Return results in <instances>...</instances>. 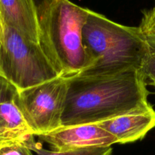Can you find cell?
I'll return each instance as SVG.
<instances>
[{
	"instance_id": "6",
	"label": "cell",
	"mask_w": 155,
	"mask_h": 155,
	"mask_svg": "<svg viewBox=\"0 0 155 155\" xmlns=\"http://www.w3.org/2000/svg\"><path fill=\"white\" fill-rule=\"evenodd\" d=\"M18 89L0 76V147L24 143L32 149L36 143L16 99Z\"/></svg>"
},
{
	"instance_id": "16",
	"label": "cell",
	"mask_w": 155,
	"mask_h": 155,
	"mask_svg": "<svg viewBox=\"0 0 155 155\" xmlns=\"http://www.w3.org/2000/svg\"><path fill=\"white\" fill-rule=\"evenodd\" d=\"M154 52H155V51H154Z\"/></svg>"
},
{
	"instance_id": "13",
	"label": "cell",
	"mask_w": 155,
	"mask_h": 155,
	"mask_svg": "<svg viewBox=\"0 0 155 155\" xmlns=\"http://www.w3.org/2000/svg\"><path fill=\"white\" fill-rule=\"evenodd\" d=\"M145 80H148L155 86V52L151 51L144 61L141 68Z\"/></svg>"
},
{
	"instance_id": "15",
	"label": "cell",
	"mask_w": 155,
	"mask_h": 155,
	"mask_svg": "<svg viewBox=\"0 0 155 155\" xmlns=\"http://www.w3.org/2000/svg\"><path fill=\"white\" fill-rule=\"evenodd\" d=\"M3 32H4V24H3L2 18L1 13H0V39H1L2 36Z\"/></svg>"
},
{
	"instance_id": "10",
	"label": "cell",
	"mask_w": 155,
	"mask_h": 155,
	"mask_svg": "<svg viewBox=\"0 0 155 155\" xmlns=\"http://www.w3.org/2000/svg\"><path fill=\"white\" fill-rule=\"evenodd\" d=\"M31 150L36 153V155H113V148L111 146L86 147L58 152L45 149L39 142H36Z\"/></svg>"
},
{
	"instance_id": "12",
	"label": "cell",
	"mask_w": 155,
	"mask_h": 155,
	"mask_svg": "<svg viewBox=\"0 0 155 155\" xmlns=\"http://www.w3.org/2000/svg\"><path fill=\"white\" fill-rule=\"evenodd\" d=\"M33 152L24 143H14L0 147V155H34Z\"/></svg>"
},
{
	"instance_id": "7",
	"label": "cell",
	"mask_w": 155,
	"mask_h": 155,
	"mask_svg": "<svg viewBox=\"0 0 155 155\" xmlns=\"http://www.w3.org/2000/svg\"><path fill=\"white\" fill-rule=\"evenodd\" d=\"M37 136L39 140L49 145L50 150L58 152L86 147H108L117 144L114 136L97 124L61 127Z\"/></svg>"
},
{
	"instance_id": "9",
	"label": "cell",
	"mask_w": 155,
	"mask_h": 155,
	"mask_svg": "<svg viewBox=\"0 0 155 155\" xmlns=\"http://www.w3.org/2000/svg\"><path fill=\"white\" fill-rule=\"evenodd\" d=\"M0 13L4 26L39 43V20L33 0H0Z\"/></svg>"
},
{
	"instance_id": "3",
	"label": "cell",
	"mask_w": 155,
	"mask_h": 155,
	"mask_svg": "<svg viewBox=\"0 0 155 155\" xmlns=\"http://www.w3.org/2000/svg\"><path fill=\"white\" fill-rule=\"evenodd\" d=\"M90 10L70 0H57L39 20V43L61 77H71L92 66L82 33Z\"/></svg>"
},
{
	"instance_id": "2",
	"label": "cell",
	"mask_w": 155,
	"mask_h": 155,
	"mask_svg": "<svg viewBox=\"0 0 155 155\" xmlns=\"http://www.w3.org/2000/svg\"><path fill=\"white\" fill-rule=\"evenodd\" d=\"M92 66L78 74L104 76L131 68L141 69L151 52L139 27L115 23L90 10L82 33Z\"/></svg>"
},
{
	"instance_id": "1",
	"label": "cell",
	"mask_w": 155,
	"mask_h": 155,
	"mask_svg": "<svg viewBox=\"0 0 155 155\" xmlns=\"http://www.w3.org/2000/svg\"><path fill=\"white\" fill-rule=\"evenodd\" d=\"M68 80L62 127L98 124L151 105L139 68L104 76L77 74Z\"/></svg>"
},
{
	"instance_id": "5",
	"label": "cell",
	"mask_w": 155,
	"mask_h": 155,
	"mask_svg": "<svg viewBox=\"0 0 155 155\" xmlns=\"http://www.w3.org/2000/svg\"><path fill=\"white\" fill-rule=\"evenodd\" d=\"M68 89V77H58L18 91L17 104L35 136L51 133L62 127Z\"/></svg>"
},
{
	"instance_id": "4",
	"label": "cell",
	"mask_w": 155,
	"mask_h": 155,
	"mask_svg": "<svg viewBox=\"0 0 155 155\" xmlns=\"http://www.w3.org/2000/svg\"><path fill=\"white\" fill-rule=\"evenodd\" d=\"M0 76L18 91L61 77L39 43L6 25L0 39Z\"/></svg>"
},
{
	"instance_id": "14",
	"label": "cell",
	"mask_w": 155,
	"mask_h": 155,
	"mask_svg": "<svg viewBox=\"0 0 155 155\" xmlns=\"http://www.w3.org/2000/svg\"><path fill=\"white\" fill-rule=\"evenodd\" d=\"M55 1L57 0H33L38 18L42 15Z\"/></svg>"
},
{
	"instance_id": "11",
	"label": "cell",
	"mask_w": 155,
	"mask_h": 155,
	"mask_svg": "<svg viewBox=\"0 0 155 155\" xmlns=\"http://www.w3.org/2000/svg\"><path fill=\"white\" fill-rule=\"evenodd\" d=\"M139 29L151 51H155V7L144 12Z\"/></svg>"
},
{
	"instance_id": "8",
	"label": "cell",
	"mask_w": 155,
	"mask_h": 155,
	"mask_svg": "<svg viewBox=\"0 0 155 155\" xmlns=\"http://www.w3.org/2000/svg\"><path fill=\"white\" fill-rule=\"evenodd\" d=\"M95 124L114 136L117 143L134 142L155 127V110L150 105Z\"/></svg>"
}]
</instances>
